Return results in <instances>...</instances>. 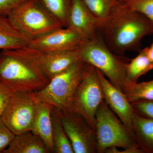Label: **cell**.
Returning <instances> with one entry per match:
<instances>
[{
    "label": "cell",
    "mask_w": 153,
    "mask_h": 153,
    "mask_svg": "<svg viewBox=\"0 0 153 153\" xmlns=\"http://www.w3.org/2000/svg\"><path fill=\"white\" fill-rule=\"evenodd\" d=\"M10 22L31 40L63 28L36 0H28L7 16Z\"/></svg>",
    "instance_id": "cell-6"
},
{
    "label": "cell",
    "mask_w": 153,
    "mask_h": 153,
    "mask_svg": "<svg viewBox=\"0 0 153 153\" xmlns=\"http://www.w3.org/2000/svg\"><path fill=\"white\" fill-rule=\"evenodd\" d=\"M94 131L97 153H104L111 147L123 149L139 147L133 133L123 124L104 100L96 114Z\"/></svg>",
    "instance_id": "cell-5"
},
{
    "label": "cell",
    "mask_w": 153,
    "mask_h": 153,
    "mask_svg": "<svg viewBox=\"0 0 153 153\" xmlns=\"http://www.w3.org/2000/svg\"><path fill=\"white\" fill-rule=\"evenodd\" d=\"M36 113L33 92L14 91L1 119L17 135L32 131Z\"/></svg>",
    "instance_id": "cell-8"
},
{
    "label": "cell",
    "mask_w": 153,
    "mask_h": 153,
    "mask_svg": "<svg viewBox=\"0 0 153 153\" xmlns=\"http://www.w3.org/2000/svg\"><path fill=\"white\" fill-rule=\"evenodd\" d=\"M129 101L153 100V79L131 84L123 91Z\"/></svg>",
    "instance_id": "cell-21"
},
{
    "label": "cell",
    "mask_w": 153,
    "mask_h": 153,
    "mask_svg": "<svg viewBox=\"0 0 153 153\" xmlns=\"http://www.w3.org/2000/svg\"><path fill=\"white\" fill-rule=\"evenodd\" d=\"M79 49L72 51L40 52L38 58L39 65L49 81L79 61Z\"/></svg>",
    "instance_id": "cell-13"
},
{
    "label": "cell",
    "mask_w": 153,
    "mask_h": 153,
    "mask_svg": "<svg viewBox=\"0 0 153 153\" xmlns=\"http://www.w3.org/2000/svg\"><path fill=\"white\" fill-rule=\"evenodd\" d=\"M93 16L101 21L112 13L119 3L117 0H82Z\"/></svg>",
    "instance_id": "cell-22"
},
{
    "label": "cell",
    "mask_w": 153,
    "mask_h": 153,
    "mask_svg": "<svg viewBox=\"0 0 153 153\" xmlns=\"http://www.w3.org/2000/svg\"><path fill=\"white\" fill-rule=\"evenodd\" d=\"M129 0H117V1L120 4H123L127 2Z\"/></svg>",
    "instance_id": "cell-30"
},
{
    "label": "cell",
    "mask_w": 153,
    "mask_h": 153,
    "mask_svg": "<svg viewBox=\"0 0 153 153\" xmlns=\"http://www.w3.org/2000/svg\"><path fill=\"white\" fill-rule=\"evenodd\" d=\"M146 17L153 25V0H129L123 4Z\"/></svg>",
    "instance_id": "cell-23"
},
{
    "label": "cell",
    "mask_w": 153,
    "mask_h": 153,
    "mask_svg": "<svg viewBox=\"0 0 153 153\" xmlns=\"http://www.w3.org/2000/svg\"><path fill=\"white\" fill-rule=\"evenodd\" d=\"M14 92L13 89L0 82V118L5 111Z\"/></svg>",
    "instance_id": "cell-26"
},
{
    "label": "cell",
    "mask_w": 153,
    "mask_h": 153,
    "mask_svg": "<svg viewBox=\"0 0 153 153\" xmlns=\"http://www.w3.org/2000/svg\"><path fill=\"white\" fill-rule=\"evenodd\" d=\"M63 27H67L71 0H36Z\"/></svg>",
    "instance_id": "cell-20"
},
{
    "label": "cell",
    "mask_w": 153,
    "mask_h": 153,
    "mask_svg": "<svg viewBox=\"0 0 153 153\" xmlns=\"http://www.w3.org/2000/svg\"><path fill=\"white\" fill-rule=\"evenodd\" d=\"M99 23L82 0H71L67 27L91 39L97 35Z\"/></svg>",
    "instance_id": "cell-12"
},
{
    "label": "cell",
    "mask_w": 153,
    "mask_h": 153,
    "mask_svg": "<svg viewBox=\"0 0 153 153\" xmlns=\"http://www.w3.org/2000/svg\"><path fill=\"white\" fill-rule=\"evenodd\" d=\"M40 52L28 47L3 50L0 53V82L14 91L33 92L49 80L39 65Z\"/></svg>",
    "instance_id": "cell-2"
},
{
    "label": "cell",
    "mask_w": 153,
    "mask_h": 153,
    "mask_svg": "<svg viewBox=\"0 0 153 153\" xmlns=\"http://www.w3.org/2000/svg\"><path fill=\"white\" fill-rule=\"evenodd\" d=\"M97 70L105 102L123 124L134 133L133 121L136 112L132 105L123 91L113 85L104 74Z\"/></svg>",
    "instance_id": "cell-11"
},
{
    "label": "cell",
    "mask_w": 153,
    "mask_h": 153,
    "mask_svg": "<svg viewBox=\"0 0 153 153\" xmlns=\"http://www.w3.org/2000/svg\"><path fill=\"white\" fill-rule=\"evenodd\" d=\"M104 100L97 70L88 64L84 76L74 94L72 111L81 115L94 131L96 114Z\"/></svg>",
    "instance_id": "cell-7"
},
{
    "label": "cell",
    "mask_w": 153,
    "mask_h": 153,
    "mask_svg": "<svg viewBox=\"0 0 153 153\" xmlns=\"http://www.w3.org/2000/svg\"><path fill=\"white\" fill-rule=\"evenodd\" d=\"M42 139L32 131L16 135L3 153H50Z\"/></svg>",
    "instance_id": "cell-15"
},
{
    "label": "cell",
    "mask_w": 153,
    "mask_h": 153,
    "mask_svg": "<svg viewBox=\"0 0 153 153\" xmlns=\"http://www.w3.org/2000/svg\"><path fill=\"white\" fill-rule=\"evenodd\" d=\"M139 52L138 55L127 65V76L131 85L137 82L140 77L153 69V62L148 57L147 47Z\"/></svg>",
    "instance_id": "cell-19"
},
{
    "label": "cell",
    "mask_w": 153,
    "mask_h": 153,
    "mask_svg": "<svg viewBox=\"0 0 153 153\" xmlns=\"http://www.w3.org/2000/svg\"><path fill=\"white\" fill-rule=\"evenodd\" d=\"M123 149L120 151L118 150L116 147H111L107 149L104 153H144L139 147H132Z\"/></svg>",
    "instance_id": "cell-28"
},
{
    "label": "cell",
    "mask_w": 153,
    "mask_h": 153,
    "mask_svg": "<svg viewBox=\"0 0 153 153\" xmlns=\"http://www.w3.org/2000/svg\"><path fill=\"white\" fill-rule=\"evenodd\" d=\"M87 66V63L77 61L51 79L43 89L33 92V94L38 100L52 105L59 111H72L74 94Z\"/></svg>",
    "instance_id": "cell-4"
},
{
    "label": "cell",
    "mask_w": 153,
    "mask_h": 153,
    "mask_svg": "<svg viewBox=\"0 0 153 153\" xmlns=\"http://www.w3.org/2000/svg\"><path fill=\"white\" fill-rule=\"evenodd\" d=\"M137 143L144 153H153V119L135 113L133 121Z\"/></svg>",
    "instance_id": "cell-17"
},
{
    "label": "cell",
    "mask_w": 153,
    "mask_h": 153,
    "mask_svg": "<svg viewBox=\"0 0 153 153\" xmlns=\"http://www.w3.org/2000/svg\"><path fill=\"white\" fill-rule=\"evenodd\" d=\"M88 40L74 30L63 27L32 40L28 47L40 52L72 51L79 49Z\"/></svg>",
    "instance_id": "cell-10"
},
{
    "label": "cell",
    "mask_w": 153,
    "mask_h": 153,
    "mask_svg": "<svg viewBox=\"0 0 153 153\" xmlns=\"http://www.w3.org/2000/svg\"><path fill=\"white\" fill-rule=\"evenodd\" d=\"M58 111L74 153H97L95 132L87 121L73 111Z\"/></svg>",
    "instance_id": "cell-9"
},
{
    "label": "cell",
    "mask_w": 153,
    "mask_h": 153,
    "mask_svg": "<svg viewBox=\"0 0 153 153\" xmlns=\"http://www.w3.org/2000/svg\"><path fill=\"white\" fill-rule=\"evenodd\" d=\"M79 60L95 67L116 87L123 91L131 85L126 66L130 59L111 52L97 33L78 49Z\"/></svg>",
    "instance_id": "cell-3"
},
{
    "label": "cell",
    "mask_w": 153,
    "mask_h": 153,
    "mask_svg": "<svg viewBox=\"0 0 153 153\" xmlns=\"http://www.w3.org/2000/svg\"><path fill=\"white\" fill-rule=\"evenodd\" d=\"M52 140L54 153H74L71 142L64 131L58 110L54 107L51 114Z\"/></svg>",
    "instance_id": "cell-18"
},
{
    "label": "cell",
    "mask_w": 153,
    "mask_h": 153,
    "mask_svg": "<svg viewBox=\"0 0 153 153\" xmlns=\"http://www.w3.org/2000/svg\"><path fill=\"white\" fill-rule=\"evenodd\" d=\"M34 96L36 113L31 131L42 139L50 153H54L51 114L54 107L49 103L38 100L35 95Z\"/></svg>",
    "instance_id": "cell-14"
},
{
    "label": "cell",
    "mask_w": 153,
    "mask_h": 153,
    "mask_svg": "<svg viewBox=\"0 0 153 153\" xmlns=\"http://www.w3.org/2000/svg\"><path fill=\"white\" fill-rule=\"evenodd\" d=\"M31 41L12 25L7 17L0 15V49L28 47Z\"/></svg>",
    "instance_id": "cell-16"
},
{
    "label": "cell",
    "mask_w": 153,
    "mask_h": 153,
    "mask_svg": "<svg viewBox=\"0 0 153 153\" xmlns=\"http://www.w3.org/2000/svg\"><path fill=\"white\" fill-rule=\"evenodd\" d=\"M131 104L137 114L153 119V100H140Z\"/></svg>",
    "instance_id": "cell-25"
},
{
    "label": "cell",
    "mask_w": 153,
    "mask_h": 153,
    "mask_svg": "<svg viewBox=\"0 0 153 153\" xmlns=\"http://www.w3.org/2000/svg\"><path fill=\"white\" fill-rule=\"evenodd\" d=\"M97 33L116 55L139 51L145 37L153 34V25L144 15L119 4L109 16L100 21Z\"/></svg>",
    "instance_id": "cell-1"
},
{
    "label": "cell",
    "mask_w": 153,
    "mask_h": 153,
    "mask_svg": "<svg viewBox=\"0 0 153 153\" xmlns=\"http://www.w3.org/2000/svg\"><path fill=\"white\" fill-rule=\"evenodd\" d=\"M16 136L0 118V153L8 147Z\"/></svg>",
    "instance_id": "cell-24"
},
{
    "label": "cell",
    "mask_w": 153,
    "mask_h": 153,
    "mask_svg": "<svg viewBox=\"0 0 153 153\" xmlns=\"http://www.w3.org/2000/svg\"><path fill=\"white\" fill-rule=\"evenodd\" d=\"M28 0H0V15L7 16L13 10Z\"/></svg>",
    "instance_id": "cell-27"
},
{
    "label": "cell",
    "mask_w": 153,
    "mask_h": 153,
    "mask_svg": "<svg viewBox=\"0 0 153 153\" xmlns=\"http://www.w3.org/2000/svg\"><path fill=\"white\" fill-rule=\"evenodd\" d=\"M147 54L150 60L153 62V42L150 47H147Z\"/></svg>",
    "instance_id": "cell-29"
}]
</instances>
